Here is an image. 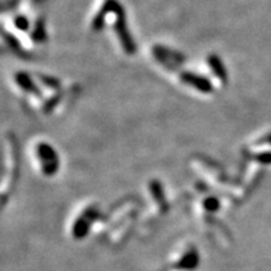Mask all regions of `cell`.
<instances>
[{
	"instance_id": "11",
	"label": "cell",
	"mask_w": 271,
	"mask_h": 271,
	"mask_svg": "<svg viewBox=\"0 0 271 271\" xmlns=\"http://www.w3.org/2000/svg\"><path fill=\"white\" fill-rule=\"evenodd\" d=\"M256 161L264 165H271V152H263L256 156Z\"/></svg>"
},
{
	"instance_id": "7",
	"label": "cell",
	"mask_w": 271,
	"mask_h": 271,
	"mask_svg": "<svg viewBox=\"0 0 271 271\" xmlns=\"http://www.w3.org/2000/svg\"><path fill=\"white\" fill-rule=\"evenodd\" d=\"M149 188H151L152 196H153V198H155L158 206L163 210L167 209V203H166V197L165 192H163L162 184H161L157 180H153V181L149 183Z\"/></svg>"
},
{
	"instance_id": "3",
	"label": "cell",
	"mask_w": 271,
	"mask_h": 271,
	"mask_svg": "<svg viewBox=\"0 0 271 271\" xmlns=\"http://www.w3.org/2000/svg\"><path fill=\"white\" fill-rule=\"evenodd\" d=\"M98 212L95 210H87L82 217H78L73 225V236L76 239H83L90 232V228Z\"/></svg>"
},
{
	"instance_id": "6",
	"label": "cell",
	"mask_w": 271,
	"mask_h": 271,
	"mask_svg": "<svg viewBox=\"0 0 271 271\" xmlns=\"http://www.w3.org/2000/svg\"><path fill=\"white\" fill-rule=\"evenodd\" d=\"M209 65L212 68V72L220 79V82L226 83V81H227V72H226V68L224 65L223 60L220 59L217 55L212 54L209 57Z\"/></svg>"
},
{
	"instance_id": "9",
	"label": "cell",
	"mask_w": 271,
	"mask_h": 271,
	"mask_svg": "<svg viewBox=\"0 0 271 271\" xmlns=\"http://www.w3.org/2000/svg\"><path fill=\"white\" fill-rule=\"evenodd\" d=\"M203 206H205L207 211L215 212L220 209V201L216 197H207L205 202H203Z\"/></svg>"
},
{
	"instance_id": "10",
	"label": "cell",
	"mask_w": 271,
	"mask_h": 271,
	"mask_svg": "<svg viewBox=\"0 0 271 271\" xmlns=\"http://www.w3.org/2000/svg\"><path fill=\"white\" fill-rule=\"evenodd\" d=\"M14 24H15V27L18 28V29L23 30V32L28 30V28H29V22H28L27 18L23 15L16 16L15 20H14Z\"/></svg>"
},
{
	"instance_id": "12",
	"label": "cell",
	"mask_w": 271,
	"mask_h": 271,
	"mask_svg": "<svg viewBox=\"0 0 271 271\" xmlns=\"http://www.w3.org/2000/svg\"><path fill=\"white\" fill-rule=\"evenodd\" d=\"M260 143H269L271 144V133H269V135H266L264 138L260 139Z\"/></svg>"
},
{
	"instance_id": "2",
	"label": "cell",
	"mask_w": 271,
	"mask_h": 271,
	"mask_svg": "<svg viewBox=\"0 0 271 271\" xmlns=\"http://www.w3.org/2000/svg\"><path fill=\"white\" fill-rule=\"evenodd\" d=\"M37 155L42 162V170L46 176H53L59 168V161L54 148L46 143L37 146Z\"/></svg>"
},
{
	"instance_id": "5",
	"label": "cell",
	"mask_w": 271,
	"mask_h": 271,
	"mask_svg": "<svg viewBox=\"0 0 271 271\" xmlns=\"http://www.w3.org/2000/svg\"><path fill=\"white\" fill-rule=\"evenodd\" d=\"M200 264V255H198L197 250L195 247L188 250L181 259L179 263L176 264V268L179 270H193Z\"/></svg>"
},
{
	"instance_id": "4",
	"label": "cell",
	"mask_w": 271,
	"mask_h": 271,
	"mask_svg": "<svg viewBox=\"0 0 271 271\" xmlns=\"http://www.w3.org/2000/svg\"><path fill=\"white\" fill-rule=\"evenodd\" d=\"M182 82L191 87H193L195 90H197L198 92L202 93H210L212 92V84L210 83V81L207 78L202 76H198L195 73H188V72H184L181 74Z\"/></svg>"
},
{
	"instance_id": "8",
	"label": "cell",
	"mask_w": 271,
	"mask_h": 271,
	"mask_svg": "<svg viewBox=\"0 0 271 271\" xmlns=\"http://www.w3.org/2000/svg\"><path fill=\"white\" fill-rule=\"evenodd\" d=\"M15 81L18 83L20 88L25 90V92H30L33 94H38V90H37L36 84L33 83L32 79L29 78V76L25 73H18L15 76Z\"/></svg>"
},
{
	"instance_id": "1",
	"label": "cell",
	"mask_w": 271,
	"mask_h": 271,
	"mask_svg": "<svg viewBox=\"0 0 271 271\" xmlns=\"http://www.w3.org/2000/svg\"><path fill=\"white\" fill-rule=\"evenodd\" d=\"M111 11L116 14V33L118 38H120L121 44H122L123 49L127 54H135L136 52V44L133 42L132 36L128 32L127 22H126V15L123 11L122 5L117 3L116 0H111Z\"/></svg>"
}]
</instances>
